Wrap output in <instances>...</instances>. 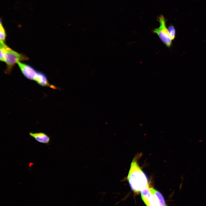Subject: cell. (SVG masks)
Instances as JSON below:
<instances>
[{"mask_svg":"<svg viewBox=\"0 0 206 206\" xmlns=\"http://www.w3.org/2000/svg\"><path fill=\"white\" fill-rule=\"evenodd\" d=\"M138 158L135 157L131 162L127 177L131 188L136 193L148 186V178L138 164Z\"/></svg>","mask_w":206,"mask_h":206,"instance_id":"obj_1","label":"cell"},{"mask_svg":"<svg viewBox=\"0 0 206 206\" xmlns=\"http://www.w3.org/2000/svg\"><path fill=\"white\" fill-rule=\"evenodd\" d=\"M0 49L4 53V62L6 64L5 73H11L13 66L19 62L25 61L28 60V58L23 54L19 53L12 49L4 42L0 41Z\"/></svg>","mask_w":206,"mask_h":206,"instance_id":"obj_2","label":"cell"},{"mask_svg":"<svg viewBox=\"0 0 206 206\" xmlns=\"http://www.w3.org/2000/svg\"><path fill=\"white\" fill-rule=\"evenodd\" d=\"M158 21L160 24L159 27L154 29L153 32L158 35L165 45L169 47L171 45L172 41L166 27L165 19L163 15H161L159 17Z\"/></svg>","mask_w":206,"mask_h":206,"instance_id":"obj_3","label":"cell"},{"mask_svg":"<svg viewBox=\"0 0 206 206\" xmlns=\"http://www.w3.org/2000/svg\"><path fill=\"white\" fill-rule=\"evenodd\" d=\"M142 199L147 206H159L154 195L150 190L148 186L141 191Z\"/></svg>","mask_w":206,"mask_h":206,"instance_id":"obj_4","label":"cell"},{"mask_svg":"<svg viewBox=\"0 0 206 206\" xmlns=\"http://www.w3.org/2000/svg\"><path fill=\"white\" fill-rule=\"evenodd\" d=\"M23 76L27 79L34 80L38 71L32 67L26 64L19 62L17 63Z\"/></svg>","mask_w":206,"mask_h":206,"instance_id":"obj_5","label":"cell"},{"mask_svg":"<svg viewBox=\"0 0 206 206\" xmlns=\"http://www.w3.org/2000/svg\"><path fill=\"white\" fill-rule=\"evenodd\" d=\"M34 81L38 84L43 86H49L54 89H57L56 87L49 83L45 75L41 72L38 71Z\"/></svg>","mask_w":206,"mask_h":206,"instance_id":"obj_6","label":"cell"},{"mask_svg":"<svg viewBox=\"0 0 206 206\" xmlns=\"http://www.w3.org/2000/svg\"><path fill=\"white\" fill-rule=\"evenodd\" d=\"M30 136L37 141L42 143L48 144L50 141V137L45 133L42 132L33 133L30 132Z\"/></svg>","mask_w":206,"mask_h":206,"instance_id":"obj_7","label":"cell"},{"mask_svg":"<svg viewBox=\"0 0 206 206\" xmlns=\"http://www.w3.org/2000/svg\"><path fill=\"white\" fill-rule=\"evenodd\" d=\"M150 190L155 195L159 206H166L165 201L161 193L152 187H149Z\"/></svg>","mask_w":206,"mask_h":206,"instance_id":"obj_8","label":"cell"},{"mask_svg":"<svg viewBox=\"0 0 206 206\" xmlns=\"http://www.w3.org/2000/svg\"><path fill=\"white\" fill-rule=\"evenodd\" d=\"M6 36V34L5 28L3 26L1 20L0 25V41L5 42Z\"/></svg>","mask_w":206,"mask_h":206,"instance_id":"obj_9","label":"cell"},{"mask_svg":"<svg viewBox=\"0 0 206 206\" xmlns=\"http://www.w3.org/2000/svg\"><path fill=\"white\" fill-rule=\"evenodd\" d=\"M168 30L171 39V40L173 39L175 35V30L174 27L170 25L169 27Z\"/></svg>","mask_w":206,"mask_h":206,"instance_id":"obj_10","label":"cell"}]
</instances>
